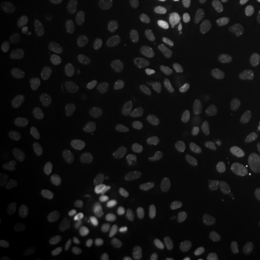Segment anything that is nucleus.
I'll list each match as a JSON object with an SVG mask.
<instances>
[{
    "instance_id": "1",
    "label": "nucleus",
    "mask_w": 260,
    "mask_h": 260,
    "mask_svg": "<svg viewBox=\"0 0 260 260\" xmlns=\"http://www.w3.org/2000/svg\"><path fill=\"white\" fill-rule=\"evenodd\" d=\"M2 26L19 39L37 41L47 32V22L35 8L12 3L2 9Z\"/></svg>"
},
{
    "instance_id": "2",
    "label": "nucleus",
    "mask_w": 260,
    "mask_h": 260,
    "mask_svg": "<svg viewBox=\"0 0 260 260\" xmlns=\"http://www.w3.org/2000/svg\"><path fill=\"white\" fill-rule=\"evenodd\" d=\"M73 168L74 155L65 145H52L41 149L29 162V172L42 179L65 177Z\"/></svg>"
},
{
    "instance_id": "3",
    "label": "nucleus",
    "mask_w": 260,
    "mask_h": 260,
    "mask_svg": "<svg viewBox=\"0 0 260 260\" xmlns=\"http://www.w3.org/2000/svg\"><path fill=\"white\" fill-rule=\"evenodd\" d=\"M145 146L152 153L172 162H182L189 155V145L182 135L167 124H153L145 133Z\"/></svg>"
},
{
    "instance_id": "4",
    "label": "nucleus",
    "mask_w": 260,
    "mask_h": 260,
    "mask_svg": "<svg viewBox=\"0 0 260 260\" xmlns=\"http://www.w3.org/2000/svg\"><path fill=\"white\" fill-rule=\"evenodd\" d=\"M103 83L107 102L116 110H124L133 102L129 74L116 58H106L102 65Z\"/></svg>"
},
{
    "instance_id": "5",
    "label": "nucleus",
    "mask_w": 260,
    "mask_h": 260,
    "mask_svg": "<svg viewBox=\"0 0 260 260\" xmlns=\"http://www.w3.org/2000/svg\"><path fill=\"white\" fill-rule=\"evenodd\" d=\"M233 3L230 0H210L201 15V29L211 42L224 41L233 20Z\"/></svg>"
},
{
    "instance_id": "6",
    "label": "nucleus",
    "mask_w": 260,
    "mask_h": 260,
    "mask_svg": "<svg viewBox=\"0 0 260 260\" xmlns=\"http://www.w3.org/2000/svg\"><path fill=\"white\" fill-rule=\"evenodd\" d=\"M32 221L39 232L51 237H64L73 232L75 227L74 215L52 203L37 207L32 213Z\"/></svg>"
},
{
    "instance_id": "7",
    "label": "nucleus",
    "mask_w": 260,
    "mask_h": 260,
    "mask_svg": "<svg viewBox=\"0 0 260 260\" xmlns=\"http://www.w3.org/2000/svg\"><path fill=\"white\" fill-rule=\"evenodd\" d=\"M156 220V208L148 200L132 201L123 215V230L129 240H143Z\"/></svg>"
},
{
    "instance_id": "8",
    "label": "nucleus",
    "mask_w": 260,
    "mask_h": 260,
    "mask_svg": "<svg viewBox=\"0 0 260 260\" xmlns=\"http://www.w3.org/2000/svg\"><path fill=\"white\" fill-rule=\"evenodd\" d=\"M254 51L256 44L250 32L242 30L236 34L232 38L227 51V67L230 73L236 77L247 74L254 62Z\"/></svg>"
},
{
    "instance_id": "9",
    "label": "nucleus",
    "mask_w": 260,
    "mask_h": 260,
    "mask_svg": "<svg viewBox=\"0 0 260 260\" xmlns=\"http://www.w3.org/2000/svg\"><path fill=\"white\" fill-rule=\"evenodd\" d=\"M195 80L201 97L207 102H218L224 93V74L221 65L218 64L217 59L207 58L203 59L195 71Z\"/></svg>"
},
{
    "instance_id": "10",
    "label": "nucleus",
    "mask_w": 260,
    "mask_h": 260,
    "mask_svg": "<svg viewBox=\"0 0 260 260\" xmlns=\"http://www.w3.org/2000/svg\"><path fill=\"white\" fill-rule=\"evenodd\" d=\"M195 221L201 229L211 232L220 227L224 218V205L221 198L213 189H204L195 197Z\"/></svg>"
},
{
    "instance_id": "11",
    "label": "nucleus",
    "mask_w": 260,
    "mask_h": 260,
    "mask_svg": "<svg viewBox=\"0 0 260 260\" xmlns=\"http://www.w3.org/2000/svg\"><path fill=\"white\" fill-rule=\"evenodd\" d=\"M260 133V107L244 104L232 117V135L239 142H250Z\"/></svg>"
},
{
    "instance_id": "12",
    "label": "nucleus",
    "mask_w": 260,
    "mask_h": 260,
    "mask_svg": "<svg viewBox=\"0 0 260 260\" xmlns=\"http://www.w3.org/2000/svg\"><path fill=\"white\" fill-rule=\"evenodd\" d=\"M62 120V109L54 99H42L29 110V127L38 133L52 130Z\"/></svg>"
},
{
    "instance_id": "13",
    "label": "nucleus",
    "mask_w": 260,
    "mask_h": 260,
    "mask_svg": "<svg viewBox=\"0 0 260 260\" xmlns=\"http://www.w3.org/2000/svg\"><path fill=\"white\" fill-rule=\"evenodd\" d=\"M85 64V55L83 49L74 45L64 48L52 64V78L56 83H64L68 78H73L83 71Z\"/></svg>"
},
{
    "instance_id": "14",
    "label": "nucleus",
    "mask_w": 260,
    "mask_h": 260,
    "mask_svg": "<svg viewBox=\"0 0 260 260\" xmlns=\"http://www.w3.org/2000/svg\"><path fill=\"white\" fill-rule=\"evenodd\" d=\"M150 182L159 194L172 197L185 185V177L178 169L165 162H159L150 169Z\"/></svg>"
},
{
    "instance_id": "15",
    "label": "nucleus",
    "mask_w": 260,
    "mask_h": 260,
    "mask_svg": "<svg viewBox=\"0 0 260 260\" xmlns=\"http://www.w3.org/2000/svg\"><path fill=\"white\" fill-rule=\"evenodd\" d=\"M88 249L93 260H119L121 240L114 233H97L90 239Z\"/></svg>"
},
{
    "instance_id": "16",
    "label": "nucleus",
    "mask_w": 260,
    "mask_h": 260,
    "mask_svg": "<svg viewBox=\"0 0 260 260\" xmlns=\"http://www.w3.org/2000/svg\"><path fill=\"white\" fill-rule=\"evenodd\" d=\"M232 175L237 186L250 194L260 195V168L249 164L239 162L232 169Z\"/></svg>"
},
{
    "instance_id": "17",
    "label": "nucleus",
    "mask_w": 260,
    "mask_h": 260,
    "mask_svg": "<svg viewBox=\"0 0 260 260\" xmlns=\"http://www.w3.org/2000/svg\"><path fill=\"white\" fill-rule=\"evenodd\" d=\"M29 130L26 126L16 123L12 124L3 138V148L12 158H20L29 146Z\"/></svg>"
},
{
    "instance_id": "18",
    "label": "nucleus",
    "mask_w": 260,
    "mask_h": 260,
    "mask_svg": "<svg viewBox=\"0 0 260 260\" xmlns=\"http://www.w3.org/2000/svg\"><path fill=\"white\" fill-rule=\"evenodd\" d=\"M195 260H236L232 253L217 243H201L194 249Z\"/></svg>"
},
{
    "instance_id": "19",
    "label": "nucleus",
    "mask_w": 260,
    "mask_h": 260,
    "mask_svg": "<svg viewBox=\"0 0 260 260\" xmlns=\"http://www.w3.org/2000/svg\"><path fill=\"white\" fill-rule=\"evenodd\" d=\"M148 3L158 12L174 13V12L184 9L189 3V0H148Z\"/></svg>"
},
{
    "instance_id": "20",
    "label": "nucleus",
    "mask_w": 260,
    "mask_h": 260,
    "mask_svg": "<svg viewBox=\"0 0 260 260\" xmlns=\"http://www.w3.org/2000/svg\"><path fill=\"white\" fill-rule=\"evenodd\" d=\"M84 83L81 80H70L67 84V94L70 97V100H78L80 99V94L83 91Z\"/></svg>"
}]
</instances>
